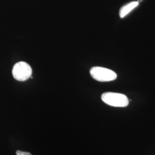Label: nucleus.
<instances>
[{
    "label": "nucleus",
    "instance_id": "f03ea898",
    "mask_svg": "<svg viewBox=\"0 0 155 155\" xmlns=\"http://www.w3.org/2000/svg\"><path fill=\"white\" fill-rule=\"evenodd\" d=\"M90 73L93 79L99 82H110L115 80L117 77L116 72L101 67H93L91 68Z\"/></svg>",
    "mask_w": 155,
    "mask_h": 155
},
{
    "label": "nucleus",
    "instance_id": "f257e3e1",
    "mask_svg": "<svg viewBox=\"0 0 155 155\" xmlns=\"http://www.w3.org/2000/svg\"><path fill=\"white\" fill-rule=\"evenodd\" d=\"M101 99L107 105L114 107H126L129 105V100L124 94L107 92L102 94Z\"/></svg>",
    "mask_w": 155,
    "mask_h": 155
},
{
    "label": "nucleus",
    "instance_id": "20e7f679",
    "mask_svg": "<svg viewBox=\"0 0 155 155\" xmlns=\"http://www.w3.org/2000/svg\"><path fill=\"white\" fill-rule=\"evenodd\" d=\"M139 1H133L127 4L126 5L122 6L120 11V17L124 18L125 16H127V14H129L135 8L139 5Z\"/></svg>",
    "mask_w": 155,
    "mask_h": 155
},
{
    "label": "nucleus",
    "instance_id": "7ed1b4c3",
    "mask_svg": "<svg viewBox=\"0 0 155 155\" xmlns=\"http://www.w3.org/2000/svg\"><path fill=\"white\" fill-rule=\"evenodd\" d=\"M32 74L31 67L25 61H19L16 63L12 70L13 78L18 81H25Z\"/></svg>",
    "mask_w": 155,
    "mask_h": 155
},
{
    "label": "nucleus",
    "instance_id": "39448f33",
    "mask_svg": "<svg viewBox=\"0 0 155 155\" xmlns=\"http://www.w3.org/2000/svg\"><path fill=\"white\" fill-rule=\"evenodd\" d=\"M17 155H32L29 152H22L21 150H17L16 152Z\"/></svg>",
    "mask_w": 155,
    "mask_h": 155
}]
</instances>
